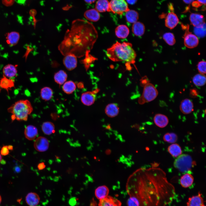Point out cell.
Masks as SVG:
<instances>
[{
	"instance_id": "obj_36",
	"label": "cell",
	"mask_w": 206,
	"mask_h": 206,
	"mask_svg": "<svg viewBox=\"0 0 206 206\" xmlns=\"http://www.w3.org/2000/svg\"><path fill=\"white\" fill-rule=\"evenodd\" d=\"M41 98L45 101L49 100L52 97L53 92L49 87H45L41 89L40 92Z\"/></svg>"
},
{
	"instance_id": "obj_53",
	"label": "cell",
	"mask_w": 206,
	"mask_h": 206,
	"mask_svg": "<svg viewBox=\"0 0 206 206\" xmlns=\"http://www.w3.org/2000/svg\"><path fill=\"white\" fill-rule=\"evenodd\" d=\"M2 159V157L1 155V154H0V162L1 161Z\"/></svg>"
},
{
	"instance_id": "obj_46",
	"label": "cell",
	"mask_w": 206,
	"mask_h": 206,
	"mask_svg": "<svg viewBox=\"0 0 206 206\" xmlns=\"http://www.w3.org/2000/svg\"><path fill=\"white\" fill-rule=\"evenodd\" d=\"M138 0H126V1L128 4L130 5H133L135 4L137 2Z\"/></svg>"
},
{
	"instance_id": "obj_7",
	"label": "cell",
	"mask_w": 206,
	"mask_h": 206,
	"mask_svg": "<svg viewBox=\"0 0 206 206\" xmlns=\"http://www.w3.org/2000/svg\"><path fill=\"white\" fill-rule=\"evenodd\" d=\"M182 28L185 31L183 38L184 39V44L187 47L193 48L196 47L199 43L198 37L189 31V25H181Z\"/></svg>"
},
{
	"instance_id": "obj_17",
	"label": "cell",
	"mask_w": 206,
	"mask_h": 206,
	"mask_svg": "<svg viewBox=\"0 0 206 206\" xmlns=\"http://www.w3.org/2000/svg\"><path fill=\"white\" fill-rule=\"evenodd\" d=\"M84 16L88 20L92 22L98 21L100 18L99 13L95 9L87 10L85 12Z\"/></svg>"
},
{
	"instance_id": "obj_47",
	"label": "cell",
	"mask_w": 206,
	"mask_h": 206,
	"mask_svg": "<svg viewBox=\"0 0 206 206\" xmlns=\"http://www.w3.org/2000/svg\"><path fill=\"white\" fill-rule=\"evenodd\" d=\"M76 203V199L73 198L71 199L69 201V203L71 205H75Z\"/></svg>"
},
{
	"instance_id": "obj_41",
	"label": "cell",
	"mask_w": 206,
	"mask_h": 206,
	"mask_svg": "<svg viewBox=\"0 0 206 206\" xmlns=\"http://www.w3.org/2000/svg\"><path fill=\"white\" fill-rule=\"evenodd\" d=\"M206 63L205 61L202 60L199 62L197 65V69L200 74H205L206 73Z\"/></svg>"
},
{
	"instance_id": "obj_22",
	"label": "cell",
	"mask_w": 206,
	"mask_h": 206,
	"mask_svg": "<svg viewBox=\"0 0 206 206\" xmlns=\"http://www.w3.org/2000/svg\"><path fill=\"white\" fill-rule=\"evenodd\" d=\"M129 33L128 28L124 25H118L115 29V33L118 37L124 39L128 37Z\"/></svg>"
},
{
	"instance_id": "obj_37",
	"label": "cell",
	"mask_w": 206,
	"mask_h": 206,
	"mask_svg": "<svg viewBox=\"0 0 206 206\" xmlns=\"http://www.w3.org/2000/svg\"><path fill=\"white\" fill-rule=\"evenodd\" d=\"M194 31L195 35L197 36L203 37L206 34V24L205 22L201 24L194 27Z\"/></svg>"
},
{
	"instance_id": "obj_12",
	"label": "cell",
	"mask_w": 206,
	"mask_h": 206,
	"mask_svg": "<svg viewBox=\"0 0 206 206\" xmlns=\"http://www.w3.org/2000/svg\"><path fill=\"white\" fill-rule=\"evenodd\" d=\"M96 90L93 92H87L83 93L81 96V101L84 105L90 106L94 102L96 99L95 92Z\"/></svg>"
},
{
	"instance_id": "obj_40",
	"label": "cell",
	"mask_w": 206,
	"mask_h": 206,
	"mask_svg": "<svg viewBox=\"0 0 206 206\" xmlns=\"http://www.w3.org/2000/svg\"><path fill=\"white\" fill-rule=\"evenodd\" d=\"M127 204L128 206H140L138 199L134 196H131L128 199Z\"/></svg>"
},
{
	"instance_id": "obj_32",
	"label": "cell",
	"mask_w": 206,
	"mask_h": 206,
	"mask_svg": "<svg viewBox=\"0 0 206 206\" xmlns=\"http://www.w3.org/2000/svg\"><path fill=\"white\" fill-rule=\"evenodd\" d=\"M41 129L45 134L49 135L55 132V126L52 122H45L42 125Z\"/></svg>"
},
{
	"instance_id": "obj_25",
	"label": "cell",
	"mask_w": 206,
	"mask_h": 206,
	"mask_svg": "<svg viewBox=\"0 0 206 206\" xmlns=\"http://www.w3.org/2000/svg\"><path fill=\"white\" fill-rule=\"evenodd\" d=\"M106 114L109 117H114L117 116L119 112V108L116 103H111L108 104L105 109Z\"/></svg>"
},
{
	"instance_id": "obj_31",
	"label": "cell",
	"mask_w": 206,
	"mask_h": 206,
	"mask_svg": "<svg viewBox=\"0 0 206 206\" xmlns=\"http://www.w3.org/2000/svg\"><path fill=\"white\" fill-rule=\"evenodd\" d=\"M67 78V74L63 70H60L57 72L54 76L55 82L60 85H62L66 82Z\"/></svg>"
},
{
	"instance_id": "obj_29",
	"label": "cell",
	"mask_w": 206,
	"mask_h": 206,
	"mask_svg": "<svg viewBox=\"0 0 206 206\" xmlns=\"http://www.w3.org/2000/svg\"><path fill=\"white\" fill-rule=\"evenodd\" d=\"M109 192V190L107 187L102 185L99 186L96 189L95 194L96 197L100 200L107 197Z\"/></svg>"
},
{
	"instance_id": "obj_42",
	"label": "cell",
	"mask_w": 206,
	"mask_h": 206,
	"mask_svg": "<svg viewBox=\"0 0 206 206\" xmlns=\"http://www.w3.org/2000/svg\"><path fill=\"white\" fill-rule=\"evenodd\" d=\"M9 150L7 146H4L1 150V154L3 156H6L9 153Z\"/></svg>"
},
{
	"instance_id": "obj_51",
	"label": "cell",
	"mask_w": 206,
	"mask_h": 206,
	"mask_svg": "<svg viewBox=\"0 0 206 206\" xmlns=\"http://www.w3.org/2000/svg\"><path fill=\"white\" fill-rule=\"evenodd\" d=\"M7 148L8 149L10 150H13V146L11 145L7 146Z\"/></svg>"
},
{
	"instance_id": "obj_15",
	"label": "cell",
	"mask_w": 206,
	"mask_h": 206,
	"mask_svg": "<svg viewBox=\"0 0 206 206\" xmlns=\"http://www.w3.org/2000/svg\"><path fill=\"white\" fill-rule=\"evenodd\" d=\"M204 205L203 199L200 193L189 197L187 203V206H203Z\"/></svg>"
},
{
	"instance_id": "obj_45",
	"label": "cell",
	"mask_w": 206,
	"mask_h": 206,
	"mask_svg": "<svg viewBox=\"0 0 206 206\" xmlns=\"http://www.w3.org/2000/svg\"><path fill=\"white\" fill-rule=\"evenodd\" d=\"M46 166L43 162L37 165V168L39 170H42L44 169Z\"/></svg>"
},
{
	"instance_id": "obj_14",
	"label": "cell",
	"mask_w": 206,
	"mask_h": 206,
	"mask_svg": "<svg viewBox=\"0 0 206 206\" xmlns=\"http://www.w3.org/2000/svg\"><path fill=\"white\" fill-rule=\"evenodd\" d=\"M99 206H121V203L119 200L112 197L108 196L100 200Z\"/></svg>"
},
{
	"instance_id": "obj_50",
	"label": "cell",
	"mask_w": 206,
	"mask_h": 206,
	"mask_svg": "<svg viewBox=\"0 0 206 206\" xmlns=\"http://www.w3.org/2000/svg\"><path fill=\"white\" fill-rule=\"evenodd\" d=\"M197 1L202 5H205L206 0H197Z\"/></svg>"
},
{
	"instance_id": "obj_1",
	"label": "cell",
	"mask_w": 206,
	"mask_h": 206,
	"mask_svg": "<svg viewBox=\"0 0 206 206\" xmlns=\"http://www.w3.org/2000/svg\"><path fill=\"white\" fill-rule=\"evenodd\" d=\"M140 182V197L143 206H166L175 194L173 185L167 181L164 172L159 168L144 169Z\"/></svg>"
},
{
	"instance_id": "obj_11",
	"label": "cell",
	"mask_w": 206,
	"mask_h": 206,
	"mask_svg": "<svg viewBox=\"0 0 206 206\" xmlns=\"http://www.w3.org/2000/svg\"><path fill=\"white\" fill-rule=\"evenodd\" d=\"M77 57L74 55L69 54L64 56L63 63L66 69L70 71L74 69L77 65Z\"/></svg>"
},
{
	"instance_id": "obj_27",
	"label": "cell",
	"mask_w": 206,
	"mask_h": 206,
	"mask_svg": "<svg viewBox=\"0 0 206 206\" xmlns=\"http://www.w3.org/2000/svg\"><path fill=\"white\" fill-rule=\"evenodd\" d=\"M145 30V26L142 23L137 21L133 23L132 31L136 36L140 37L144 33Z\"/></svg>"
},
{
	"instance_id": "obj_24",
	"label": "cell",
	"mask_w": 206,
	"mask_h": 206,
	"mask_svg": "<svg viewBox=\"0 0 206 206\" xmlns=\"http://www.w3.org/2000/svg\"><path fill=\"white\" fill-rule=\"evenodd\" d=\"M3 75L10 78L15 77L17 74L16 66L11 64H8L4 67L3 70Z\"/></svg>"
},
{
	"instance_id": "obj_23",
	"label": "cell",
	"mask_w": 206,
	"mask_h": 206,
	"mask_svg": "<svg viewBox=\"0 0 206 206\" xmlns=\"http://www.w3.org/2000/svg\"><path fill=\"white\" fill-rule=\"evenodd\" d=\"M14 86V82L13 80L3 75L0 80V88L6 90L8 92Z\"/></svg>"
},
{
	"instance_id": "obj_35",
	"label": "cell",
	"mask_w": 206,
	"mask_h": 206,
	"mask_svg": "<svg viewBox=\"0 0 206 206\" xmlns=\"http://www.w3.org/2000/svg\"><path fill=\"white\" fill-rule=\"evenodd\" d=\"M76 88V84L72 81L65 82L62 86V89L64 92L68 94L72 93L75 91Z\"/></svg>"
},
{
	"instance_id": "obj_13",
	"label": "cell",
	"mask_w": 206,
	"mask_h": 206,
	"mask_svg": "<svg viewBox=\"0 0 206 206\" xmlns=\"http://www.w3.org/2000/svg\"><path fill=\"white\" fill-rule=\"evenodd\" d=\"M180 109L184 114H187L191 113L193 110V104L192 101L188 99H185L181 102Z\"/></svg>"
},
{
	"instance_id": "obj_26",
	"label": "cell",
	"mask_w": 206,
	"mask_h": 206,
	"mask_svg": "<svg viewBox=\"0 0 206 206\" xmlns=\"http://www.w3.org/2000/svg\"><path fill=\"white\" fill-rule=\"evenodd\" d=\"M95 8L99 12H110L108 0H98L96 3Z\"/></svg>"
},
{
	"instance_id": "obj_3",
	"label": "cell",
	"mask_w": 206,
	"mask_h": 206,
	"mask_svg": "<svg viewBox=\"0 0 206 206\" xmlns=\"http://www.w3.org/2000/svg\"><path fill=\"white\" fill-rule=\"evenodd\" d=\"M132 44L128 42L116 41L107 49L106 55L112 61L124 62L128 70H131L130 65H134L136 55ZM126 67V68L127 67Z\"/></svg>"
},
{
	"instance_id": "obj_9",
	"label": "cell",
	"mask_w": 206,
	"mask_h": 206,
	"mask_svg": "<svg viewBox=\"0 0 206 206\" xmlns=\"http://www.w3.org/2000/svg\"><path fill=\"white\" fill-rule=\"evenodd\" d=\"M49 142L48 139L43 136H39L35 140L34 146L37 151L43 152L46 151L48 148Z\"/></svg>"
},
{
	"instance_id": "obj_43",
	"label": "cell",
	"mask_w": 206,
	"mask_h": 206,
	"mask_svg": "<svg viewBox=\"0 0 206 206\" xmlns=\"http://www.w3.org/2000/svg\"><path fill=\"white\" fill-rule=\"evenodd\" d=\"M15 0H2L3 4L7 6L12 5L14 2Z\"/></svg>"
},
{
	"instance_id": "obj_55",
	"label": "cell",
	"mask_w": 206,
	"mask_h": 206,
	"mask_svg": "<svg viewBox=\"0 0 206 206\" xmlns=\"http://www.w3.org/2000/svg\"><path fill=\"white\" fill-rule=\"evenodd\" d=\"M203 206H205L204 205Z\"/></svg>"
},
{
	"instance_id": "obj_16",
	"label": "cell",
	"mask_w": 206,
	"mask_h": 206,
	"mask_svg": "<svg viewBox=\"0 0 206 206\" xmlns=\"http://www.w3.org/2000/svg\"><path fill=\"white\" fill-rule=\"evenodd\" d=\"M155 124L160 128H163L166 127L169 123V119L165 115L160 114H156L153 118Z\"/></svg>"
},
{
	"instance_id": "obj_6",
	"label": "cell",
	"mask_w": 206,
	"mask_h": 206,
	"mask_svg": "<svg viewBox=\"0 0 206 206\" xmlns=\"http://www.w3.org/2000/svg\"><path fill=\"white\" fill-rule=\"evenodd\" d=\"M158 94L154 86L151 83H147L144 86L142 94L138 100V103L143 104L151 101L156 98Z\"/></svg>"
},
{
	"instance_id": "obj_44",
	"label": "cell",
	"mask_w": 206,
	"mask_h": 206,
	"mask_svg": "<svg viewBox=\"0 0 206 206\" xmlns=\"http://www.w3.org/2000/svg\"><path fill=\"white\" fill-rule=\"evenodd\" d=\"M191 4L193 7L197 8L202 5L201 4L198 2L197 1H195L193 2Z\"/></svg>"
},
{
	"instance_id": "obj_48",
	"label": "cell",
	"mask_w": 206,
	"mask_h": 206,
	"mask_svg": "<svg viewBox=\"0 0 206 206\" xmlns=\"http://www.w3.org/2000/svg\"><path fill=\"white\" fill-rule=\"evenodd\" d=\"M183 1L185 4H189L195 1V0H182Z\"/></svg>"
},
{
	"instance_id": "obj_33",
	"label": "cell",
	"mask_w": 206,
	"mask_h": 206,
	"mask_svg": "<svg viewBox=\"0 0 206 206\" xmlns=\"http://www.w3.org/2000/svg\"><path fill=\"white\" fill-rule=\"evenodd\" d=\"M168 150L171 155L174 157H177L181 154L182 150L180 146L177 144H173L168 148Z\"/></svg>"
},
{
	"instance_id": "obj_54",
	"label": "cell",
	"mask_w": 206,
	"mask_h": 206,
	"mask_svg": "<svg viewBox=\"0 0 206 206\" xmlns=\"http://www.w3.org/2000/svg\"><path fill=\"white\" fill-rule=\"evenodd\" d=\"M2 198L1 196L0 195V204L1 202Z\"/></svg>"
},
{
	"instance_id": "obj_2",
	"label": "cell",
	"mask_w": 206,
	"mask_h": 206,
	"mask_svg": "<svg viewBox=\"0 0 206 206\" xmlns=\"http://www.w3.org/2000/svg\"><path fill=\"white\" fill-rule=\"evenodd\" d=\"M98 37V32L92 24L77 19L72 22L70 29L66 31L58 49L64 56L71 54L77 58L88 57Z\"/></svg>"
},
{
	"instance_id": "obj_39",
	"label": "cell",
	"mask_w": 206,
	"mask_h": 206,
	"mask_svg": "<svg viewBox=\"0 0 206 206\" xmlns=\"http://www.w3.org/2000/svg\"><path fill=\"white\" fill-rule=\"evenodd\" d=\"M178 137L177 135L174 133H167L163 136L164 140L168 142L173 143L177 140Z\"/></svg>"
},
{
	"instance_id": "obj_38",
	"label": "cell",
	"mask_w": 206,
	"mask_h": 206,
	"mask_svg": "<svg viewBox=\"0 0 206 206\" xmlns=\"http://www.w3.org/2000/svg\"><path fill=\"white\" fill-rule=\"evenodd\" d=\"M163 37L165 41L170 45H173L176 42L174 35L171 32L165 33L163 36Z\"/></svg>"
},
{
	"instance_id": "obj_49",
	"label": "cell",
	"mask_w": 206,
	"mask_h": 206,
	"mask_svg": "<svg viewBox=\"0 0 206 206\" xmlns=\"http://www.w3.org/2000/svg\"><path fill=\"white\" fill-rule=\"evenodd\" d=\"M85 2L88 4H92L96 0H84Z\"/></svg>"
},
{
	"instance_id": "obj_52",
	"label": "cell",
	"mask_w": 206,
	"mask_h": 206,
	"mask_svg": "<svg viewBox=\"0 0 206 206\" xmlns=\"http://www.w3.org/2000/svg\"><path fill=\"white\" fill-rule=\"evenodd\" d=\"M15 170L16 172H19L20 170V169L18 167H17L15 168Z\"/></svg>"
},
{
	"instance_id": "obj_10",
	"label": "cell",
	"mask_w": 206,
	"mask_h": 206,
	"mask_svg": "<svg viewBox=\"0 0 206 206\" xmlns=\"http://www.w3.org/2000/svg\"><path fill=\"white\" fill-rule=\"evenodd\" d=\"M179 22V20L178 16L173 11L169 13L165 17V26L171 29L174 28Z\"/></svg>"
},
{
	"instance_id": "obj_21",
	"label": "cell",
	"mask_w": 206,
	"mask_h": 206,
	"mask_svg": "<svg viewBox=\"0 0 206 206\" xmlns=\"http://www.w3.org/2000/svg\"><path fill=\"white\" fill-rule=\"evenodd\" d=\"M20 38L19 33L13 31L8 33L6 36V41L9 46L15 45L18 42Z\"/></svg>"
},
{
	"instance_id": "obj_30",
	"label": "cell",
	"mask_w": 206,
	"mask_h": 206,
	"mask_svg": "<svg viewBox=\"0 0 206 206\" xmlns=\"http://www.w3.org/2000/svg\"><path fill=\"white\" fill-rule=\"evenodd\" d=\"M125 17L128 22L133 23L137 21L139 18V14L135 10L129 9L126 12Z\"/></svg>"
},
{
	"instance_id": "obj_8",
	"label": "cell",
	"mask_w": 206,
	"mask_h": 206,
	"mask_svg": "<svg viewBox=\"0 0 206 206\" xmlns=\"http://www.w3.org/2000/svg\"><path fill=\"white\" fill-rule=\"evenodd\" d=\"M109 7L110 12L119 15H122L130 9L126 0H111Z\"/></svg>"
},
{
	"instance_id": "obj_34",
	"label": "cell",
	"mask_w": 206,
	"mask_h": 206,
	"mask_svg": "<svg viewBox=\"0 0 206 206\" xmlns=\"http://www.w3.org/2000/svg\"><path fill=\"white\" fill-rule=\"evenodd\" d=\"M206 81L205 75L201 74L195 75L193 78V84L197 86H201L205 85Z\"/></svg>"
},
{
	"instance_id": "obj_20",
	"label": "cell",
	"mask_w": 206,
	"mask_h": 206,
	"mask_svg": "<svg viewBox=\"0 0 206 206\" xmlns=\"http://www.w3.org/2000/svg\"><path fill=\"white\" fill-rule=\"evenodd\" d=\"M189 19L191 24L194 27L205 22L204 16L201 14L197 13H191L189 16Z\"/></svg>"
},
{
	"instance_id": "obj_18",
	"label": "cell",
	"mask_w": 206,
	"mask_h": 206,
	"mask_svg": "<svg viewBox=\"0 0 206 206\" xmlns=\"http://www.w3.org/2000/svg\"><path fill=\"white\" fill-rule=\"evenodd\" d=\"M40 198L39 195L36 193H29L25 197V201L29 206H36L39 203Z\"/></svg>"
},
{
	"instance_id": "obj_28",
	"label": "cell",
	"mask_w": 206,
	"mask_h": 206,
	"mask_svg": "<svg viewBox=\"0 0 206 206\" xmlns=\"http://www.w3.org/2000/svg\"><path fill=\"white\" fill-rule=\"evenodd\" d=\"M194 178L191 174L187 173L183 175L180 180V183L183 187L186 188L189 187L193 184Z\"/></svg>"
},
{
	"instance_id": "obj_5",
	"label": "cell",
	"mask_w": 206,
	"mask_h": 206,
	"mask_svg": "<svg viewBox=\"0 0 206 206\" xmlns=\"http://www.w3.org/2000/svg\"><path fill=\"white\" fill-rule=\"evenodd\" d=\"M191 157L187 154H181L175 159L174 166L180 172L185 173L190 171L194 164Z\"/></svg>"
},
{
	"instance_id": "obj_19",
	"label": "cell",
	"mask_w": 206,
	"mask_h": 206,
	"mask_svg": "<svg viewBox=\"0 0 206 206\" xmlns=\"http://www.w3.org/2000/svg\"><path fill=\"white\" fill-rule=\"evenodd\" d=\"M38 130L35 126L29 125L27 126L24 130V134L27 139L32 140L34 139L38 134Z\"/></svg>"
},
{
	"instance_id": "obj_4",
	"label": "cell",
	"mask_w": 206,
	"mask_h": 206,
	"mask_svg": "<svg viewBox=\"0 0 206 206\" xmlns=\"http://www.w3.org/2000/svg\"><path fill=\"white\" fill-rule=\"evenodd\" d=\"M33 108L31 103L27 100H18L12 104L7 109L11 114L12 121L15 120L26 121L28 116L32 112Z\"/></svg>"
}]
</instances>
